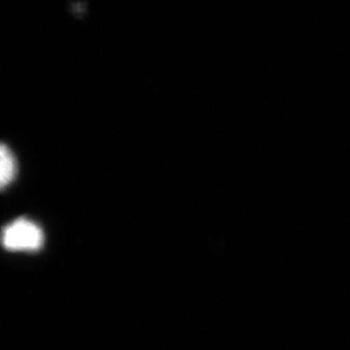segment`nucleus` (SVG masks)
<instances>
[{
	"label": "nucleus",
	"instance_id": "nucleus-1",
	"mask_svg": "<svg viewBox=\"0 0 350 350\" xmlns=\"http://www.w3.org/2000/svg\"><path fill=\"white\" fill-rule=\"evenodd\" d=\"M3 246L10 251H37L43 244V232L33 222L20 219L7 226Z\"/></svg>",
	"mask_w": 350,
	"mask_h": 350
},
{
	"label": "nucleus",
	"instance_id": "nucleus-2",
	"mask_svg": "<svg viewBox=\"0 0 350 350\" xmlns=\"http://www.w3.org/2000/svg\"><path fill=\"white\" fill-rule=\"evenodd\" d=\"M0 158H1V187L5 189V186L8 185L13 180L15 176V160H14L13 154L10 153V150L6 146H1V151H0Z\"/></svg>",
	"mask_w": 350,
	"mask_h": 350
}]
</instances>
